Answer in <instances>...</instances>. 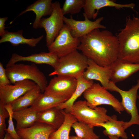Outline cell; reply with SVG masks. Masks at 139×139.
<instances>
[{
  "label": "cell",
  "instance_id": "4fadbf2b",
  "mask_svg": "<svg viewBox=\"0 0 139 139\" xmlns=\"http://www.w3.org/2000/svg\"><path fill=\"white\" fill-rule=\"evenodd\" d=\"M110 66H100L92 60L88 59V66L84 72L83 77L88 80H96L107 90L109 86L112 75Z\"/></svg>",
  "mask_w": 139,
  "mask_h": 139
},
{
  "label": "cell",
  "instance_id": "9c48e42d",
  "mask_svg": "<svg viewBox=\"0 0 139 139\" xmlns=\"http://www.w3.org/2000/svg\"><path fill=\"white\" fill-rule=\"evenodd\" d=\"M80 43L79 39L73 37L69 28L64 24L58 35L48 47V49L49 52L60 58L77 50Z\"/></svg>",
  "mask_w": 139,
  "mask_h": 139
},
{
  "label": "cell",
  "instance_id": "f546056e",
  "mask_svg": "<svg viewBox=\"0 0 139 139\" xmlns=\"http://www.w3.org/2000/svg\"><path fill=\"white\" fill-rule=\"evenodd\" d=\"M8 112L4 107V103L0 101V139H3L6 128L5 119L9 117Z\"/></svg>",
  "mask_w": 139,
  "mask_h": 139
},
{
  "label": "cell",
  "instance_id": "8d00e7d4",
  "mask_svg": "<svg viewBox=\"0 0 139 139\" xmlns=\"http://www.w3.org/2000/svg\"><path fill=\"white\" fill-rule=\"evenodd\" d=\"M11 139H13L12 138Z\"/></svg>",
  "mask_w": 139,
  "mask_h": 139
},
{
  "label": "cell",
  "instance_id": "484cf974",
  "mask_svg": "<svg viewBox=\"0 0 139 139\" xmlns=\"http://www.w3.org/2000/svg\"><path fill=\"white\" fill-rule=\"evenodd\" d=\"M64 122L61 126L50 135L49 139H69V134L73 124L77 121L72 114L64 110Z\"/></svg>",
  "mask_w": 139,
  "mask_h": 139
},
{
  "label": "cell",
  "instance_id": "e0dca14e",
  "mask_svg": "<svg viewBox=\"0 0 139 139\" xmlns=\"http://www.w3.org/2000/svg\"><path fill=\"white\" fill-rule=\"evenodd\" d=\"M111 81L114 83L123 81L139 71V64L132 63L118 58L110 66Z\"/></svg>",
  "mask_w": 139,
  "mask_h": 139
},
{
  "label": "cell",
  "instance_id": "ffe728a7",
  "mask_svg": "<svg viewBox=\"0 0 139 139\" xmlns=\"http://www.w3.org/2000/svg\"><path fill=\"white\" fill-rule=\"evenodd\" d=\"M111 118L107 121L97 125V127L104 128L103 134L106 136H115L123 139H128V137L125 126L126 122L123 120H118L117 116L113 115Z\"/></svg>",
  "mask_w": 139,
  "mask_h": 139
},
{
  "label": "cell",
  "instance_id": "8992f818",
  "mask_svg": "<svg viewBox=\"0 0 139 139\" xmlns=\"http://www.w3.org/2000/svg\"><path fill=\"white\" fill-rule=\"evenodd\" d=\"M83 94L88 106L91 108L106 105L111 106L120 114L124 110L121 102L98 83H94Z\"/></svg>",
  "mask_w": 139,
  "mask_h": 139
},
{
  "label": "cell",
  "instance_id": "7c38bea8",
  "mask_svg": "<svg viewBox=\"0 0 139 139\" xmlns=\"http://www.w3.org/2000/svg\"><path fill=\"white\" fill-rule=\"evenodd\" d=\"M36 85L32 81L25 80L17 82L13 85L0 86V101L4 105L11 104Z\"/></svg>",
  "mask_w": 139,
  "mask_h": 139
},
{
  "label": "cell",
  "instance_id": "1f68e13d",
  "mask_svg": "<svg viewBox=\"0 0 139 139\" xmlns=\"http://www.w3.org/2000/svg\"><path fill=\"white\" fill-rule=\"evenodd\" d=\"M8 19V18L6 17L0 18V36L1 37L5 32V23Z\"/></svg>",
  "mask_w": 139,
  "mask_h": 139
},
{
  "label": "cell",
  "instance_id": "277c9868",
  "mask_svg": "<svg viewBox=\"0 0 139 139\" xmlns=\"http://www.w3.org/2000/svg\"><path fill=\"white\" fill-rule=\"evenodd\" d=\"M88 61L85 56L77 50L59 58L54 71L49 76L62 75L76 79L83 76L88 66Z\"/></svg>",
  "mask_w": 139,
  "mask_h": 139
},
{
  "label": "cell",
  "instance_id": "ac0fdd59",
  "mask_svg": "<svg viewBox=\"0 0 139 139\" xmlns=\"http://www.w3.org/2000/svg\"><path fill=\"white\" fill-rule=\"evenodd\" d=\"M53 4L51 0H38L28 6L24 11L21 12L18 17L27 12L32 11L36 14L33 27L35 29L39 28V23L42 17L50 15L53 11Z\"/></svg>",
  "mask_w": 139,
  "mask_h": 139
},
{
  "label": "cell",
  "instance_id": "ba28073f",
  "mask_svg": "<svg viewBox=\"0 0 139 139\" xmlns=\"http://www.w3.org/2000/svg\"><path fill=\"white\" fill-rule=\"evenodd\" d=\"M53 10L51 14L47 18H42L39 28H43L46 31V45L47 47L54 42L64 24L63 14L59 2H53Z\"/></svg>",
  "mask_w": 139,
  "mask_h": 139
},
{
  "label": "cell",
  "instance_id": "cb8c5ba5",
  "mask_svg": "<svg viewBox=\"0 0 139 139\" xmlns=\"http://www.w3.org/2000/svg\"><path fill=\"white\" fill-rule=\"evenodd\" d=\"M77 85L76 89L71 98L57 107L61 109H64L66 112H69L76 99L94 83L93 80H88L83 76L76 79Z\"/></svg>",
  "mask_w": 139,
  "mask_h": 139
},
{
  "label": "cell",
  "instance_id": "7402d4cb",
  "mask_svg": "<svg viewBox=\"0 0 139 139\" xmlns=\"http://www.w3.org/2000/svg\"><path fill=\"white\" fill-rule=\"evenodd\" d=\"M13 117L16 122V130L26 128L38 121V112L31 110L29 107L13 112Z\"/></svg>",
  "mask_w": 139,
  "mask_h": 139
},
{
  "label": "cell",
  "instance_id": "836d02e7",
  "mask_svg": "<svg viewBox=\"0 0 139 139\" xmlns=\"http://www.w3.org/2000/svg\"><path fill=\"white\" fill-rule=\"evenodd\" d=\"M69 139H81L77 136H70Z\"/></svg>",
  "mask_w": 139,
  "mask_h": 139
},
{
  "label": "cell",
  "instance_id": "4316f807",
  "mask_svg": "<svg viewBox=\"0 0 139 139\" xmlns=\"http://www.w3.org/2000/svg\"><path fill=\"white\" fill-rule=\"evenodd\" d=\"M76 136L81 139H99V137L94 132L93 128L88 124L77 121L72 126Z\"/></svg>",
  "mask_w": 139,
  "mask_h": 139
},
{
  "label": "cell",
  "instance_id": "52a82bcc",
  "mask_svg": "<svg viewBox=\"0 0 139 139\" xmlns=\"http://www.w3.org/2000/svg\"><path fill=\"white\" fill-rule=\"evenodd\" d=\"M108 88V90L117 92L120 95L122 99L121 102L124 110L131 116L130 120L125 123V129L134 124L139 125V115L136 105L137 92L139 89V79L136 85L127 91L120 89L111 81Z\"/></svg>",
  "mask_w": 139,
  "mask_h": 139
},
{
  "label": "cell",
  "instance_id": "2e32d148",
  "mask_svg": "<svg viewBox=\"0 0 139 139\" xmlns=\"http://www.w3.org/2000/svg\"><path fill=\"white\" fill-rule=\"evenodd\" d=\"M56 130L51 125L38 121L29 127L16 130L21 139H49Z\"/></svg>",
  "mask_w": 139,
  "mask_h": 139
},
{
  "label": "cell",
  "instance_id": "d6986e66",
  "mask_svg": "<svg viewBox=\"0 0 139 139\" xmlns=\"http://www.w3.org/2000/svg\"><path fill=\"white\" fill-rule=\"evenodd\" d=\"M64 119L63 109L57 107L38 112V121L49 125L56 129L62 124Z\"/></svg>",
  "mask_w": 139,
  "mask_h": 139
},
{
  "label": "cell",
  "instance_id": "5bb4252c",
  "mask_svg": "<svg viewBox=\"0 0 139 139\" xmlns=\"http://www.w3.org/2000/svg\"><path fill=\"white\" fill-rule=\"evenodd\" d=\"M59 60V58L56 55L50 52H42L27 56H21L15 53L12 55L6 65V67L19 62L28 61L36 64H47L54 68L57 64Z\"/></svg>",
  "mask_w": 139,
  "mask_h": 139
},
{
  "label": "cell",
  "instance_id": "f1b7e54d",
  "mask_svg": "<svg viewBox=\"0 0 139 139\" xmlns=\"http://www.w3.org/2000/svg\"><path fill=\"white\" fill-rule=\"evenodd\" d=\"M4 107L8 112L9 115L8 120V126L6 129L5 132L8 133L13 139H21L15 128L13 120V111L11 104L4 105Z\"/></svg>",
  "mask_w": 139,
  "mask_h": 139
},
{
  "label": "cell",
  "instance_id": "83f0119b",
  "mask_svg": "<svg viewBox=\"0 0 139 139\" xmlns=\"http://www.w3.org/2000/svg\"><path fill=\"white\" fill-rule=\"evenodd\" d=\"M85 2V0H65L62 8L63 15L78 13L83 8Z\"/></svg>",
  "mask_w": 139,
  "mask_h": 139
},
{
  "label": "cell",
  "instance_id": "4dcf8cb0",
  "mask_svg": "<svg viewBox=\"0 0 139 139\" xmlns=\"http://www.w3.org/2000/svg\"><path fill=\"white\" fill-rule=\"evenodd\" d=\"M11 82L7 75L5 69L0 63V86L10 84Z\"/></svg>",
  "mask_w": 139,
  "mask_h": 139
},
{
  "label": "cell",
  "instance_id": "d4e9b609",
  "mask_svg": "<svg viewBox=\"0 0 139 139\" xmlns=\"http://www.w3.org/2000/svg\"><path fill=\"white\" fill-rule=\"evenodd\" d=\"M41 93L39 86H36L11 104L13 112L18 111L31 106Z\"/></svg>",
  "mask_w": 139,
  "mask_h": 139
},
{
  "label": "cell",
  "instance_id": "e575fe53",
  "mask_svg": "<svg viewBox=\"0 0 139 139\" xmlns=\"http://www.w3.org/2000/svg\"><path fill=\"white\" fill-rule=\"evenodd\" d=\"M109 139H119V137L115 136H108Z\"/></svg>",
  "mask_w": 139,
  "mask_h": 139
},
{
  "label": "cell",
  "instance_id": "603a6c76",
  "mask_svg": "<svg viewBox=\"0 0 139 139\" xmlns=\"http://www.w3.org/2000/svg\"><path fill=\"white\" fill-rule=\"evenodd\" d=\"M66 101L63 99L41 93L29 108L31 110L38 112L58 107Z\"/></svg>",
  "mask_w": 139,
  "mask_h": 139
},
{
  "label": "cell",
  "instance_id": "8fae6325",
  "mask_svg": "<svg viewBox=\"0 0 139 139\" xmlns=\"http://www.w3.org/2000/svg\"><path fill=\"white\" fill-rule=\"evenodd\" d=\"M83 15L85 19L83 21L76 20L73 19L72 15L70 16V18L64 16L63 18L64 22L69 28L71 34L74 38H79L87 35L95 29L106 28L105 26L101 24L103 19V17L92 21L83 13Z\"/></svg>",
  "mask_w": 139,
  "mask_h": 139
},
{
  "label": "cell",
  "instance_id": "d590c367",
  "mask_svg": "<svg viewBox=\"0 0 139 139\" xmlns=\"http://www.w3.org/2000/svg\"><path fill=\"white\" fill-rule=\"evenodd\" d=\"M137 99H138L139 100V95H138Z\"/></svg>",
  "mask_w": 139,
  "mask_h": 139
},
{
  "label": "cell",
  "instance_id": "3957f363",
  "mask_svg": "<svg viewBox=\"0 0 139 139\" xmlns=\"http://www.w3.org/2000/svg\"><path fill=\"white\" fill-rule=\"evenodd\" d=\"M7 75L11 83L29 80L35 82L44 93L48 85L46 78L34 63L31 65L22 64H13L5 68Z\"/></svg>",
  "mask_w": 139,
  "mask_h": 139
},
{
  "label": "cell",
  "instance_id": "44dd1931",
  "mask_svg": "<svg viewBox=\"0 0 139 139\" xmlns=\"http://www.w3.org/2000/svg\"><path fill=\"white\" fill-rule=\"evenodd\" d=\"M23 32L22 30L16 32H10L6 30L4 34L1 37L0 43L8 42L14 46L25 44L33 47L36 46L44 37L43 35H42L37 38L27 39L23 37Z\"/></svg>",
  "mask_w": 139,
  "mask_h": 139
},
{
  "label": "cell",
  "instance_id": "9a60e30c",
  "mask_svg": "<svg viewBox=\"0 0 139 139\" xmlns=\"http://www.w3.org/2000/svg\"><path fill=\"white\" fill-rule=\"evenodd\" d=\"M135 5L134 3L120 4L110 0H85L83 8V13L89 19H95L98 14L99 10L102 8L112 7L117 9L124 8L133 9Z\"/></svg>",
  "mask_w": 139,
  "mask_h": 139
},
{
  "label": "cell",
  "instance_id": "5b68a950",
  "mask_svg": "<svg viewBox=\"0 0 139 139\" xmlns=\"http://www.w3.org/2000/svg\"><path fill=\"white\" fill-rule=\"evenodd\" d=\"M107 111L103 107L91 108L88 106L86 100H80L74 103L69 113L78 121L93 128L97 124L106 122L111 118V116L107 115Z\"/></svg>",
  "mask_w": 139,
  "mask_h": 139
},
{
  "label": "cell",
  "instance_id": "7a4b0ae2",
  "mask_svg": "<svg viewBox=\"0 0 139 139\" xmlns=\"http://www.w3.org/2000/svg\"><path fill=\"white\" fill-rule=\"evenodd\" d=\"M118 58L128 62L139 64V18H127L125 27L118 35Z\"/></svg>",
  "mask_w": 139,
  "mask_h": 139
},
{
  "label": "cell",
  "instance_id": "d6a6232c",
  "mask_svg": "<svg viewBox=\"0 0 139 139\" xmlns=\"http://www.w3.org/2000/svg\"><path fill=\"white\" fill-rule=\"evenodd\" d=\"M12 138L11 135L8 133L6 132L4 137L3 139H11Z\"/></svg>",
  "mask_w": 139,
  "mask_h": 139
},
{
  "label": "cell",
  "instance_id": "6da1fadb",
  "mask_svg": "<svg viewBox=\"0 0 139 139\" xmlns=\"http://www.w3.org/2000/svg\"><path fill=\"white\" fill-rule=\"evenodd\" d=\"M79 39L77 50L98 65L110 66L118 58V37L111 32L97 29Z\"/></svg>",
  "mask_w": 139,
  "mask_h": 139
},
{
  "label": "cell",
  "instance_id": "30bf717a",
  "mask_svg": "<svg viewBox=\"0 0 139 139\" xmlns=\"http://www.w3.org/2000/svg\"><path fill=\"white\" fill-rule=\"evenodd\" d=\"M77 85L75 78L57 75L50 80L44 93L67 101L74 92Z\"/></svg>",
  "mask_w": 139,
  "mask_h": 139
}]
</instances>
